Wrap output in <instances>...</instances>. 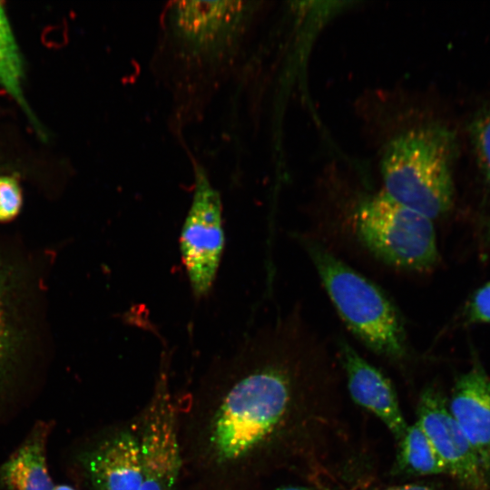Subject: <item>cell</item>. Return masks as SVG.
<instances>
[{"label":"cell","instance_id":"obj_8","mask_svg":"<svg viewBox=\"0 0 490 490\" xmlns=\"http://www.w3.org/2000/svg\"><path fill=\"white\" fill-rule=\"evenodd\" d=\"M243 1H178L169 10L176 39L189 52L215 55L232 44L251 7Z\"/></svg>","mask_w":490,"mask_h":490},{"label":"cell","instance_id":"obj_3","mask_svg":"<svg viewBox=\"0 0 490 490\" xmlns=\"http://www.w3.org/2000/svg\"><path fill=\"white\" fill-rule=\"evenodd\" d=\"M299 240L349 330L376 354L393 360L406 358L408 346L405 326L384 291L320 242L308 237Z\"/></svg>","mask_w":490,"mask_h":490},{"label":"cell","instance_id":"obj_18","mask_svg":"<svg viewBox=\"0 0 490 490\" xmlns=\"http://www.w3.org/2000/svg\"><path fill=\"white\" fill-rule=\"evenodd\" d=\"M465 318L469 323L490 324V281L472 294L465 309Z\"/></svg>","mask_w":490,"mask_h":490},{"label":"cell","instance_id":"obj_17","mask_svg":"<svg viewBox=\"0 0 490 490\" xmlns=\"http://www.w3.org/2000/svg\"><path fill=\"white\" fill-rule=\"evenodd\" d=\"M22 207V192L18 181L11 176H0V221L15 218Z\"/></svg>","mask_w":490,"mask_h":490},{"label":"cell","instance_id":"obj_15","mask_svg":"<svg viewBox=\"0 0 490 490\" xmlns=\"http://www.w3.org/2000/svg\"><path fill=\"white\" fill-rule=\"evenodd\" d=\"M23 63L18 45L3 6L0 4V84L39 128L22 89Z\"/></svg>","mask_w":490,"mask_h":490},{"label":"cell","instance_id":"obj_6","mask_svg":"<svg viewBox=\"0 0 490 490\" xmlns=\"http://www.w3.org/2000/svg\"><path fill=\"white\" fill-rule=\"evenodd\" d=\"M222 206L205 170L195 167L192 200L180 237V250L190 287L200 299L211 290L223 249Z\"/></svg>","mask_w":490,"mask_h":490},{"label":"cell","instance_id":"obj_9","mask_svg":"<svg viewBox=\"0 0 490 490\" xmlns=\"http://www.w3.org/2000/svg\"><path fill=\"white\" fill-rule=\"evenodd\" d=\"M443 461L446 473L469 490H486L490 477L453 417L442 395L433 387L421 394L417 422Z\"/></svg>","mask_w":490,"mask_h":490},{"label":"cell","instance_id":"obj_11","mask_svg":"<svg viewBox=\"0 0 490 490\" xmlns=\"http://www.w3.org/2000/svg\"><path fill=\"white\" fill-rule=\"evenodd\" d=\"M448 408L490 477V378L479 363L456 379Z\"/></svg>","mask_w":490,"mask_h":490},{"label":"cell","instance_id":"obj_7","mask_svg":"<svg viewBox=\"0 0 490 490\" xmlns=\"http://www.w3.org/2000/svg\"><path fill=\"white\" fill-rule=\"evenodd\" d=\"M89 490H139L140 447L132 423L103 429L75 455Z\"/></svg>","mask_w":490,"mask_h":490},{"label":"cell","instance_id":"obj_16","mask_svg":"<svg viewBox=\"0 0 490 490\" xmlns=\"http://www.w3.org/2000/svg\"><path fill=\"white\" fill-rule=\"evenodd\" d=\"M471 131L480 165L490 182V108L474 120Z\"/></svg>","mask_w":490,"mask_h":490},{"label":"cell","instance_id":"obj_1","mask_svg":"<svg viewBox=\"0 0 490 490\" xmlns=\"http://www.w3.org/2000/svg\"><path fill=\"white\" fill-rule=\"evenodd\" d=\"M289 399L290 377L277 360L265 358L261 332L217 359L185 406H178L181 478L192 490H236Z\"/></svg>","mask_w":490,"mask_h":490},{"label":"cell","instance_id":"obj_4","mask_svg":"<svg viewBox=\"0 0 490 490\" xmlns=\"http://www.w3.org/2000/svg\"><path fill=\"white\" fill-rule=\"evenodd\" d=\"M358 241L377 260L411 272H428L439 258L432 220L384 191L362 198L351 217Z\"/></svg>","mask_w":490,"mask_h":490},{"label":"cell","instance_id":"obj_21","mask_svg":"<svg viewBox=\"0 0 490 490\" xmlns=\"http://www.w3.org/2000/svg\"><path fill=\"white\" fill-rule=\"evenodd\" d=\"M277 490H311L307 487H301V486H285L278 488Z\"/></svg>","mask_w":490,"mask_h":490},{"label":"cell","instance_id":"obj_19","mask_svg":"<svg viewBox=\"0 0 490 490\" xmlns=\"http://www.w3.org/2000/svg\"><path fill=\"white\" fill-rule=\"evenodd\" d=\"M386 490H435L429 486L416 484L405 485L396 487H391Z\"/></svg>","mask_w":490,"mask_h":490},{"label":"cell","instance_id":"obj_5","mask_svg":"<svg viewBox=\"0 0 490 490\" xmlns=\"http://www.w3.org/2000/svg\"><path fill=\"white\" fill-rule=\"evenodd\" d=\"M132 426L140 447L139 490H177L182 472L178 402L165 369L161 370L151 398Z\"/></svg>","mask_w":490,"mask_h":490},{"label":"cell","instance_id":"obj_13","mask_svg":"<svg viewBox=\"0 0 490 490\" xmlns=\"http://www.w3.org/2000/svg\"><path fill=\"white\" fill-rule=\"evenodd\" d=\"M11 283L7 273L0 268V403L14 379L23 339Z\"/></svg>","mask_w":490,"mask_h":490},{"label":"cell","instance_id":"obj_10","mask_svg":"<svg viewBox=\"0 0 490 490\" xmlns=\"http://www.w3.org/2000/svg\"><path fill=\"white\" fill-rule=\"evenodd\" d=\"M336 341L351 397L379 417L399 440L407 426L390 381L363 358L343 337H338Z\"/></svg>","mask_w":490,"mask_h":490},{"label":"cell","instance_id":"obj_20","mask_svg":"<svg viewBox=\"0 0 490 490\" xmlns=\"http://www.w3.org/2000/svg\"><path fill=\"white\" fill-rule=\"evenodd\" d=\"M54 490H76V489L69 485L62 484V485H54Z\"/></svg>","mask_w":490,"mask_h":490},{"label":"cell","instance_id":"obj_14","mask_svg":"<svg viewBox=\"0 0 490 490\" xmlns=\"http://www.w3.org/2000/svg\"><path fill=\"white\" fill-rule=\"evenodd\" d=\"M395 471L419 475L446 473L443 461L417 423L407 426L399 439Z\"/></svg>","mask_w":490,"mask_h":490},{"label":"cell","instance_id":"obj_12","mask_svg":"<svg viewBox=\"0 0 490 490\" xmlns=\"http://www.w3.org/2000/svg\"><path fill=\"white\" fill-rule=\"evenodd\" d=\"M51 422L37 421L22 444L0 466L4 490H54L46 461Z\"/></svg>","mask_w":490,"mask_h":490},{"label":"cell","instance_id":"obj_2","mask_svg":"<svg viewBox=\"0 0 490 490\" xmlns=\"http://www.w3.org/2000/svg\"><path fill=\"white\" fill-rule=\"evenodd\" d=\"M454 137L446 128L423 125L396 134L380 159L384 192L433 220L453 202Z\"/></svg>","mask_w":490,"mask_h":490}]
</instances>
